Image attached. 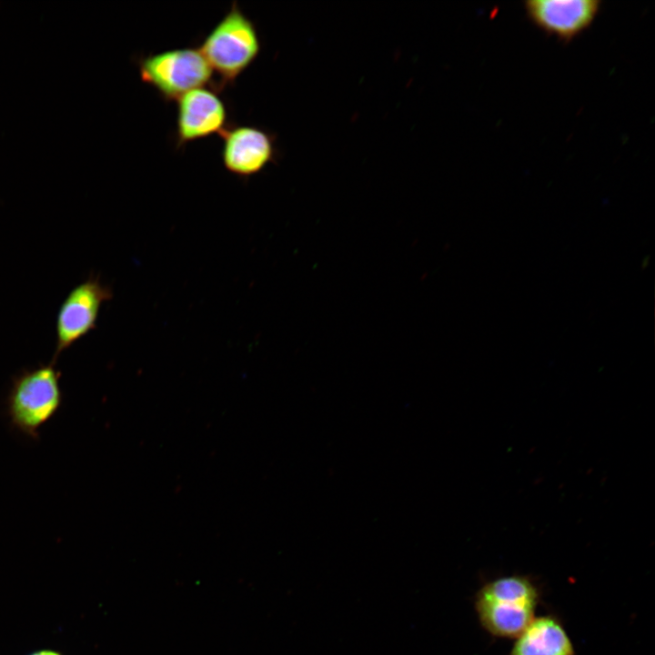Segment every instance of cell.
Wrapping results in <instances>:
<instances>
[{
	"label": "cell",
	"mask_w": 655,
	"mask_h": 655,
	"mask_svg": "<svg viewBox=\"0 0 655 655\" xmlns=\"http://www.w3.org/2000/svg\"><path fill=\"white\" fill-rule=\"evenodd\" d=\"M516 638L510 655H574L565 629L550 616L534 618Z\"/></svg>",
	"instance_id": "9c48e42d"
},
{
	"label": "cell",
	"mask_w": 655,
	"mask_h": 655,
	"mask_svg": "<svg viewBox=\"0 0 655 655\" xmlns=\"http://www.w3.org/2000/svg\"><path fill=\"white\" fill-rule=\"evenodd\" d=\"M141 80L166 102L176 101L189 90L209 86L220 91L213 70L198 47H183L140 56Z\"/></svg>",
	"instance_id": "277c9868"
},
{
	"label": "cell",
	"mask_w": 655,
	"mask_h": 655,
	"mask_svg": "<svg viewBox=\"0 0 655 655\" xmlns=\"http://www.w3.org/2000/svg\"><path fill=\"white\" fill-rule=\"evenodd\" d=\"M112 297L111 287L93 273L67 293L56 314L53 362L96 328L101 307Z\"/></svg>",
	"instance_id": "5b68a950"
},
{
	"label": "cell",
	"mask_w": 655,
	"mask_h": 655,
	"mask_svg": "<svg viewBox=\"0 0 655 655\" xmlns=\"http://www.w3.org/2000/svg\"><path fill=\"white\" fill-rule=\"evenodd\" d=\"M61 376L51 360L23 368L12 377L5 399V411L12 429L34 440L39 438L41 428L62 406Z\"/></svg>",
	"instance_id": "6da1fadb"
},
{
	"label": "cell",
	"mask_w": 655,
	"mask_h": 655,
	"mask_svg": "<svg viewBox=\"0 0 655 655\" xmlns=\"http://www.w3.org/2000/svg\"><path fill=\"white\" fill-rule=\"evenodd\" d=\"M538 600L537 588L528 578L506 576L482 586L476 595L475 609L487 631L516 638L535 618Z\"/></svg>",
	"instance_id": "3957f363"
},
{
	"label": "cell",
	"mask_w": 655,
	"mask_h": 655,
	"mask_svg": "<svg viewBox=\"0 0 655 655\" xmlns=\"http://www.w3.org/2000/svg\"><path fill=\"white\" fill-rule=\"evenodd\" d=\"M219 135L223 165L235 176L248 178L277 158L276 136L262 128L228 123Z\"/></svg>",
	"instance_id": "8992f818"
},
{
	"label": "cell",
	"mask_w": 655,
	"mask_h": 655,
	"mask_svg": "<svg viewBox=\"0 0 655 655\" xmlns=\"http://www.w3.org/2000/svg\"><path fill=\"white\" fill-rule=\"evenodd\" d=\"M32 655H59L58 653L51 650H42Z\"/></svg>",
	"instance_id": "30bf717a"
},
{
	"label": "cell",
	"mask_w": 655,
	"mask_h": 655,
	"mask_svg": "<svg viewBox=\"0 0 655 655\" xmlns=\"http://www.w3.org/2000/svg\"><path fill=\"white\" fill-rule=\"evenodd\" d=\"M176 146L180 148L193 141L220 134L227 126V110L218 91L198 87L177 100Z\"/></svg>",
	"instance_id": "52a82bcc"
},
{
	"label": "cell",
	"mask_w": 655,
	"mask_h": 655,
	"mask_svg": "<svg viewBox=\"0 0 655 655\" xmlns=\"http://www.w3.org/2000/svg\"><path fill=\"white\" fill-rule=\"evenodd\" d=\"M199 51L213 72L219 76L220 90L232 86L236 79L256 60L261 49L254 22L237 5L229 11L206 35Z\"/></svg>",
	"instance_id": "7a4b0ae2"
},
{
	"label": "cell",
	"mask_w": 655,
	"mask_h": 655,
	"mask_svg": "<svg viewBox=\"0 0 655 655\" xmlns=\"http://www.w3.org/2000/svg\"><path fill=\"white\" fill-rule=\"evenodd\" d=\"M600 5L599 0H533L524 8L539 29L569 43L591 25Z\"/></svg>",
	"instance_id": "ba28073f"
}]
</instances>
